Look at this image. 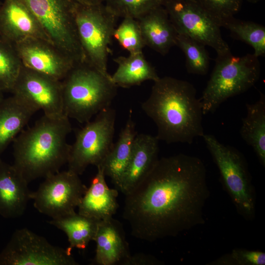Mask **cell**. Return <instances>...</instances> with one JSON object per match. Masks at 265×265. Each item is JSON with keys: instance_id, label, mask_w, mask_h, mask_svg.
Segmentation results:
<instances>
[{"instance_id": "obj_33", "label": "cell", "mask_w": 265, "mask_h": 265, "mask_svg": "<svg viewBox=\"0 0 265 265\" xmlns=\"http://www.w3.org/2000/svg\"><path fill=\"white\" fill-rule=\"evenodd\" d=\"M163 262L152 255L144 253H136L131 255L125 265H160Z\"/></svg>"}, {"instance_id": "obj_19", "label": "cell", "mask_w": 265, "mask_h": 265, "mask_svg": "<svg viewBox=\"0 0 265 265\" xmlns=\"http://www.w3.org/2000/svg\"><path fill=\"white\" fill-rule=\"evenodd\" d=\"M97 172L91 180L78 207V213L98 220L113 217L119 207L117 189L109 188L103 169L97 166Z\"/></svg>"}, {"instance_id": "obj_24", "label": "cell", "mask_w": 265, "mask_h": 265, "mask_svg": "<svg viewBox=\"0 0 265 265\" xmlns=\"http://www.w3.org/2000/svg\"><path fill=\"white\" fill-rule=\"evenodd\" d=\"M246 115L242 119L241 137L251 146L263 166H265V96L260 92L259 100L246 104Z\"/></svg>"}, {"instance_id": "obj_36", "label": "cell", "mask_w": 265, "mask_h": 265, "mask_svg": "<svg viewBox=\"0 0 265 265\" xmlns=\"http://www.w3.org/2000/svg\"><path fill=\"white\" fill-rule=\"evenodd\" d=\"M4 99L3 94H2V91L0 90V103Z\"/></svg>"}, {"instance_id": "obj_15", "label": "cell", "mask_w": 265, "mask_h": 265, "mask_svg": "<svg viewBox=\"0 0 265 265\" xmlns=\"http://www.w3.org/2000/svg\"><path fill=\"white\" fill-rule=\"evenodd\" d=\"M0 37L13 45L29 38L51 42L35 16L22 0H4L0 6Z\"/></svg>"}, {"instance_id": "obj_6", "label": "cell", "mask_w": 265, "mask_h": 265, "mask_svg": "<svg viewBox=\"0 0 265 265\" xmlns=\"http://www.w3.org/2000/svg\"><path fill=\"white\" fill-rule=\"evenodd\" d=\"M202 137L237 212L246 220H252L255 214L256 196L243 155L236 148L222 143L212 134L204 133Z\"/></svg>"}, {"instance_id": "obj_29", "label": "cell", "mask_w": 265, "mask_h": 265, "mask_svg": "<svg viewBox=\"0 0 265 265\" xmlns=\"http://www.w3.org/2000/svg\"><path fill=\"white\" fill-rule=\"evenodd\" d=\"M113 37L129 54L142 52L146 46L136 19L124 17L121 24L115 27Z\"/></svg>"}, {"instance_id": "obj_11", "label": "cell", "mask_w": 265, "mask_h": 265, "mask_svg": "<svg viewBox=\"0 0 265 265\" xmlns=\"http://www.w3.org/2000/svg\"><path fill=\"white\" fill-rule=\"evenodd\" d=\"M87 187L79 175L67 170L45 178L38 188L30 193L35 209L52 219L75 212Z\"/></svg>"}, {"instance_id": "obj_5", "label": "cell", "mask_w": 265, "mask_h": 265, "mask_svg": "<svg viewBox=\"0 0 265 265\" xmlns=\"http://www.w3.org/2000/svg\"><path fill=\"white\" fill-rule=\"evenodd\" d=\"M258 58L253 53L237 56L231 52L217 56L200 98L203 115L213 113L227 100L247 91L255 84L261 74Z\"/></svg>"}, {"instance_id": "obj_13", "label": "cell", "mask_w": 265, "mask_h": 265, "mask_svg": "<svg viewBox=\"0 0 265 265\" xmlns=\"http://www.w3.org/2000/svg\"><path fill=\"white\" fill-rule=\"evenodd\" d=\"M43 111L44 115H64L61 81L22 65L11 91Z\"/></svg>"}, {"instance_id": "obj_14", "label": "cell", "mask_w": 265, "mask_h": 265, "mask_svg": "<svg viewBox=\"0 0 265 265\" xmlns=\"http://www.w3.org/2000/svg\"><path fill=\"white\" fill-rule=\"evenodd\" d=\"M22 65L62 80L76 63L51 42L29 38L13 45Z\"/></svg>"}, {"instance_id": "obj_34", "label": "cell", "mask_w": 265, "mask_h": 265, "mask_svg": "<svg viewBox=\"0 0 265 265\" xmlns=\"http://www.w3.org/2000/svg\"><path fill=\"white\" fill-rule=\"evenodd\" d=\"M76 2L83 5H97L104 3L106 0H74Z\"/></svg>"}, {"instance_id": "obj_27", "label": "cell", "mask_w": 265, "mask_h": 265, "mask_svg": "<svg viewBox=\"0 0 265 265\" xmlns=\"http://www.w3.org/2000/svg\"><path fill=\"white\" fill-rule=\"evenodd\" d=\"M176 46L186 56V67L188 73L205 75L210 66V56L205 46L189 36L178 34Z\"/></svg>"}, {"instance_id": "obj_22", "label": "cell", "mask_w": 265, "mask_h": 265, "mask_svg": "<svg viewBox=\"0 0 265 265\" xmlns=\"http://www.w3.org/2000/svg\"><path fill=\"white\" fill-rule=\"evenodd\" d=\"M127 122L122 129L117 141L113 143L109 152L99 166L106 176L109 177L119 189L124 173L129 163L134 138L137 133L135 124L130 110Z\"/></svg>"}, {"instance_id": "obj_37", "label": "cell", "mask_w": 265, "mask_h": 265, "mask_svg": "<svg viewBox=\"0 0 265 265\" xmlns=\"http://www.w3.org/2000/svg\"></svg>"}, {"instance_id": "obj_7", "label": "cell", "mask_w": 265, "mask_h": 265, "mask_svg": "<svg viewBox=\"0 0 265 265\" xmlns=\"http://www.w3.org/2000/svg\"><path fill=\"white\" fill-rule=\"evenodd\" d=\"M118 18L105 4L77 3L75 20L84 62L106 75L109 46Z\"/></svg>"}, {"instance_id": "obj_16", "label": "cell", "mask_w": 265, "mask_h": 265, "mask_svg": "<svg viewBox=\"0 0 265 265\" xmlns=\"http://www.w3.org/2000/svg\"><path fill=\"white\" fill-rule=\"evenodd\" d=\"M93 240L96 265H125L131 255L123 226L113 217L99 222Z\"/></svg>"}, {"instance_id": "obj_31", "label": "cell", "mask_w": 265, "mask_h": 265, "mask_svg": "<svg viewBox=\"0 0 265 265\" xmlns=\"http://www.w3.org/2000/svg\"><path fill=\"white\" fill-rule=\"evenodd\" d=\"M243 0H196L221 27L222 24L234 17L241 8Z\"/></svg>"}, {"instance_id": "obj_35", "label": "cell", "mask_w": 265, "mask_h": 265, "mask_svg": "<svg viewBox=\"0 0 265 265\" xmlns=\"http://www.w3.org/2000/svg\"><path fill=\"white\" fill-rule=\"evenodd\" d=\"M245 0L250 3H256L259 2L261 0Z\"/></svg>"}, {"instance_id": "obj_32", "label": "cell", "mask_w": 265, "mask_h": 265, "mask_svg": "<svg viewBox=\"0 0 265 265\" xmlns=\"http://www.w3.org/2000/svg\"><path fill=\"white\" fill-rule=\"evenodd\" d=\"M208 265H265V253L260 251L235 249Z\"/></svg>"}, {"instance_id": "obj_8", "label": "cell", "mask_w": 265, "mask_h": 265, "mask_svg": "<svg viewBox=\"0 0 265 265\" xmlns=\"http://www.w3.org/2000/svg\"><path fill=\"white\" fill-rule=\"evenodd\" d=\"M51 42L76 63L84 61L75 20L74 0H22Z\"/></svg>"}, {"instance_id": "obj_23", "label": "cell", "mask_w": 265, "mask_h": 265, "mask_svg": "<svg viewBox=\"0 0 265 265\" xmlns=\"http://www.w3.org/2000/svg\"><path fill=\"white\" fill-rule=\"evenodd\" d=\"M118 67L111 79L117 87L129 88L139 85L144 81L158 80L155 68L146 59L143 53L129 54L114 59Z\"/></svg>"}, {"instance_id": "obj_21", "label": "cell", "mask_w": 265, "mask_h": 265, "mask_svg": "<svg viewBox=\"0 0 265 265\" xmlns=\"http://www.w3.org/2000/svg\"><path fill=\"white\" fill-rule=\"evenodd\" d=\"M38 109L16 95L0 103V156Z\"/></svg>"}, {"instance_id": "obj_28", "label": "cell", "mask_w": 265, "mask_h": 265, "mask_svg": "<svg viewBox=\"0 0 265 265\" xmlns=\"http://www.w3.org/2000/svg\"><path fill=\"white\" fill-rule=\"evenodd\" d=\"M22 64L14 45L0 37V90L11 92Z\"/></svg>"}, {"instance_id": "obj_9", "label": "cell", "mask_w": 265, "mask_h": 265, "mask_svg": "<svg viewBox=\"0 0 265 265\" xmlns=\"http://www.w3.org/2000/svg\"><path fill=\"white\" fill-rule=\"evenodd\" d=\"M76 132L67 162L68 170L81 175L90 165L100 166L113 144L116 111L109 107Z\"/></svg>"}, {"instance_id": "obj_25", "label": "cell", "mask_w": 265, "mask_h": 265, "mask_svg": "<svg viewBox=\"0 0 265 265\" xmlns=\"http://www.w3.org/2000/svg\"><path fill=\"white\" fill-rule=\"evenodd\" d=\"M100 221L75 212L52 219L49 223L66 233L69 242L66 250L71 254L73 248L84 249L93 240Z\"/></svg>"}, {"instance_id": "obj_1", "label": "cell", "mask_w": 265, "mask_h": 265, "mask_svg": "<svg viewBox=\"0 0 265 265\" xmlns=\"http://www.w3.org/2000/svg\"><path fill=\"white\" fill-rule=\"evenodd\" d=\"M210 194L200 158L184 154L162 157L125 195L123 216L136 238L152 242L174 237L204 223Z\"/></svg>"}, {"instance_id": "obj_30", "label": "cell", "mask_w": 265, "mask_h": 265, "mask_svg": "<svg viewBox=\"0 0 265 265\" xmlns=\"http://www.w3.org/2000/svg\"><path fill=\"white\" fill-rule=\"evenodd\" d=\"M164 0H106V6L118 18L138 19L163 5Z\"/></svg>"}, {"instance_id": "obj_10", "label": "cell", "mask_w": 265, "mask_h": 265, "mask_svg": "<svg viewBox=\"0 0 265 265\" xmlns=\"http://www.w3.org/2000/svg\"><path fill=\"white\" fill-rule=\"evenodd\" d=\"M163 6L178 34L213 48L217 56L231 52L220 26L196 0H164Z\"/></svg>"}, {"instance_id": "obj_2", "label": "cell", "mask_w": 265, "mask_h": 265, "mask_svg": "<svg viewBox=\"0 0 265 265\" xmlns=\"http://www.w3.org/2000/svg\"><path fill=\"white\" fill-rule=\"evenodd\" d=\"M154 82L141 108L155 123L159 141L191 144L195 138L202 137V106L194 85L167 76Z\"/></svg>"}, {"instance_id": "obj_26", "label": "cell", "mask_w": 265, "mask_h": 265, "mask_svg": "<svg viewBox=\"0 0 265 265\" xmlns=\"http://www.w3.org/2000/svg\"><path fill=\"white\" fill-rule=\"evenodd\" d=\"M228 29L233 37L252 46L257 57L265 55V27L262 25L236 19L225 21L221 25Z\"/></svg>"}, {"instance_id": "obj_12", "label": "cell", "mask_w": 265, "mask_h": 265, "mask_svg": "<svg viewBox=\"0 0 265 265\" xmlns=\"http://www.w3.org/2000/svg\"><path fill=\"white\" fill-rule=\"evenodd\" d=\"M66 249L25 228L16 230L0 252V265H77Z\"/></svg>"}, {"instance_id": "obj_17", "label": "cell", "mask_w": 265, "mask_h": 265, "mask_svg": "<svg viewBox=\"0 0 265 265\" xmlns=\"http://www.w3.org/2000/svg\"><path fill=\"white\" fill-rule=\"evenodd\" d=\"M159 140L156 136L137 134L132 155L119 189L124 195L136 187L150 173L159 158Z\"/></svg>"}, {"instance_id": "obj_20", "label": "cell", "mask_w": 265, "mask_h": 265, "mask_svg": "<svg viewBox=\"0 0 265 265\" xmlns=\"http://www.w3.org/2000/svg\"><path fill=\"white\" fill-rule=\"evenodd\" d=\"M145 46L162 55L176 46L178 32L163 5L137 20Z\"/></svg>"}, {"instance_id": "obj_4", "label": "cell", "mask_w": 265, "mask_h": 265, "mask_svg": "<svg viewBox=\"0 0 265 265\" xmlns=\"http://www.w3.org/2000/svg\"><path fill=\"white\" fill-rule=\"evenodd\" d=\"M61 81L63 114L80 123L110 107L117 95L111 75L85 62L76 64Z\"/></svg>"}, {"instance_id": "obj_18", "label": "cell", "mask_w": 265, "mask_h": 265, "mask_svg": "<svg viewBox=\"0 0 265 265\" xmlns=\"http://www.w3.org/2000/svg\"><path fill=\"white\" fill-rule=\"evenodd\" d=\"M28 183L13 165L0 158V215L6 218L21 216L30 199Z\"/></svg>"}, {"instance_id": "obj_3", "label": "cell", "mask_w": 265, "mask_h": 265, "mask_svg": "<svg viewBox=\"0 0 265 265\" xmlns=\"http://www.w3.org/2000/svg\"><path fill=\"white\" fill-rule=\"evenodd\" d=\"M72 131L69 118L44 115L24 129L13 141L12 164L27 183L60 171L67 163L71 145L66 140Z\"/></svg>"}]
</instances>
